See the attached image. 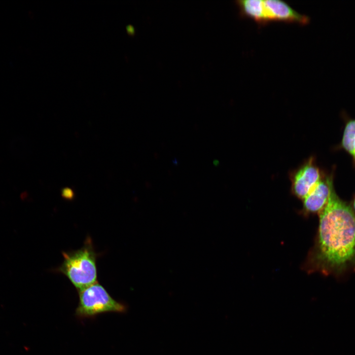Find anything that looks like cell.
<instances>
[{
    "label": "cell",
    "instance_id": "1",
    "mask_svg": "<svg viewBox=\"0 0 355 355\" xmlns=\"http://www.w3.org/2000/svg\"><path fill=\"white\" fill-rule=\"evenodd\" d=\"M319 214L317 235L304 269L326 276L355 270V212L338 197L333 184Z\"/></svg>",
    "mask_w": 355,
    "mask_h": 355
},
{
    "label": "cell",
    "instance_id": "2",
    "mask_svg": "<svg viewBox=\"0 0 355 355\" xmlns=\"http://www.w3.org/2000/svg\"><path fill=\"white\" fill-rule=\"evenodd\" d=\"M63 262L55 271L64 274L79 291L97 281L96 258L91 239L88 237L80 248L63 252Z\"/></svg>",
    "mask_w": 355,
    "mask_h": 355
},
{
    "label": "cell",
    "instance_id": "3",
    "mask_svg": "<svg viewBox=\"0 0 355 355\" xmlns=\"http://www.w3.org/2000/svg\"><path fill=\"white\" fill-rule=\"evenodd\" d=\"M79 302L76 310L80 316L88 317L104 312H123L126 306L113 299L98 282L79 291Z\"/></svg>",
    "mask_w": 355,
    "mask_h": 355
},
{
    "label": "cell",
    "instance_id": "4",
    "mask_svg": "<svg viewBox=\"0 0 355 355\" xmlns=\"http://www.w3.org/2000/svg\"><path fill=\"white\" fill-rule=\"evenodd\" d=\"M322 177L314 158H310L292 174L291 181L292 194L302 200Z\"/></svg>",
    "mask_w": 355,
    "mask_h": 355
},
{
    "label": "cell",
    "instance_id": "5",
    "mask_svg": "<svg viewBox=\"0 0 355 355\" xmlns=\"http://www.w3.org/2000/svg\"><path fill=\"white\" fill-rule=\"evenodd\" d=\"M264 25L271 22L296 23L305 25L310 18L298 13L285 2L281 0H263Z\"/></svg>",
    "mask_w": 355,
    "mask_h": 355
},
{
    "label": "cell",
    "instance_id": "6",
    "mask_svg": "<svg viewBox=\"0 0 355 355\" xmlns=\"http://www.w3.org/2000/svg\"><path fill=\"white\" fill-rule=\"evenodd\" d=\"M332 176L322 177L320 181L302 200L301 213L305 215L319 213L327 202L331 185Z\"/></svg>",
    "mask_w": 355,
    "mask_h": 355
},
{
    "label": "cell",
    "instance_id": "7",
    "mask_svg": "<svg viewBox=\"0 0 355 355\" xmlns=\"http://www.w3.org/2000/svg\"><path fill=\"white\" fill-rule=\"evenodd\" d=\"M241 15L253 20L260 26H264L263 0H239L236 1Z\"/></svg>",
    "mask_w": 355,
    "mask_h": 355
},
{
    "label": "cell",
    "instance_id": "8",
    "mask_svg": "<svg viewBox=\"0 0 355 355\" xmlns=\"http://www.w3.org/2000/svg\"><path fill=\"white\" fill-rule=\"evenodd\" d=\"M342 146L353 157L355 163V119L346 124L341 142Z\"/></svg>",
    "mask_w": 355,
    "mask_h": 355
},
{
    "label": "cell",
    "instance_id": "9",
    "mask_svg": "<svg viewBox=\"0 0 355 355\" xmlns=\"http://www.w3.org/2000/svg\"><path fill=\"white\" fill-rule=\"evenodd\" d=\"M62 194L63 197L67 199H71L74 195L72 190L67 187L62 190Z\"/></svg>",
    "mask_w": 355,
    "mask_h": 355
}]
</instances>
